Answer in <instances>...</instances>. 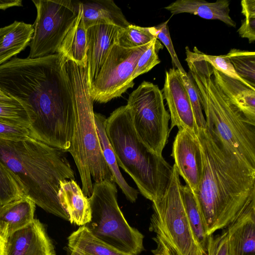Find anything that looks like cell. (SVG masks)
<instances>
[{"instance_id": "obj_1", "label": "cell", "mask_w": 255, "mask_h": 255, "mask_svg": "<svg viewBox=\"0 0 255 255\" xmlns=\"http://www.w3.org/2000/svg\"><path fill=\"white\" fill-rule=\"evenodd\" d=\"M0 88L27 107L29 136L61 149L70 146L75 110L62 56L12 57L0 66Z\"/></svg>"}, {"instance_id": "obj_2", "label": "cell", "mask_w": 255, "mask_h": 255, "mask_svg": "<svg viewBox=\"0 0 255 255\" xmlns=\"http://www.w3.org/2000/svg\"><path fill=\"white\" fill-rule=\"evenodd\" d=\"M202 174L193 194L207 234L227 228L255 204V168L227 148L207 128L197 129Z\"/></svg>"}, {"instance_id": "obj_3", "label": "cell", "mask_w": 255, "mask_h": 255, "mask_svg": "<svg viewBox=\"0 0 255 255\" xmlns=\"http://www.w3.org/2000/svg\"><path fill=\"white\" fill-rule=\"evenodd\" d=\"M66 151L30 136L0 139V161L20 183L25 196L45 211L69 221L58 197L60 183L75 180Z\"/></svg>"}, {"instance_id": "obj_4", "label": "cell", "mask_w": 255, "mask_h": 255, "mask_svg": "<svg viewBox=\"0 0 255 255\" xmlns=\"http://www.w3.org/2000/svg\"><path fill=\"white\" fill-rule=\"evenodd\" d=\"M189 73L197 88L206 128L231 151L255 168V126L228 100L214 82L212 66L194 47L185 48Z\"/></svg>"}, {"instance_id": "obj_5", "label": "cell", "mask_w": 255, "mask_h": 255, "mask_svg": "<svg viewBox=\"0 0 255 255\" xmlns=\"http://www.w3.org/2000/svg\"><path fill=\"white\" fill-rule=\"evenodd\" d=\"M105 128L119 166L131 177L145 198L152 202L160 199L170 181L172 166L138 139L127 105L111 113Z\"/></svg>"}, {"instance_id": "obj_6", "label": "cell", "mask_w": 255, "mask_h": 255, "mask_svg": "<svg viewBox=\"0 0 255 255\" xmlns=\"http://www.w3.org/2000/svg\"><path fill=\"white\" fill-rule=\"evenodd\" d=\"M71 85L75 110L73 134L68 152L78 170L84 194L90 197L93 183L113 182L112 171L103 154L94 119L93 101L89 92L87 65L83 66L64 58Z\"/></svg>"}, {"instance_id": "obj_7", "label": "cell", "mask_w": 255, "mask_h": 255, "mask_svg": "<svg viewBox=\"0 0 255 255\" xmlns=\"http://www.w3.org/2000/svg\"><path fill=\"white\" fill-rule=\"evenodd\" d=\"M182 184L173 164L169 184L161 197L152 202L149 230L156 248L153 255H206L193 232L184 208Z\"/></svg>"}, {"instance_id": "obj_8", "label": "cell", "mask_w": 255, "mask_h": 255, "mask_svg": "<svg viewBox=\"0 0 255 255\" xmlns=\"http://www.w3.org/2000/svg\"><path fill=\"white\" fill-rule=\"evenodd\" d=\"M116 183L104 180L93 183L89 197L91 220L84 225L96 238L123 253L137 255L144 250L143 236L127 222L117 200Z\"/></svg>"}, {"instance_id": "obj_9", "label": "cell", "mask_w": 255, "mask_h": 255, "mask_svg": "<svg viewBox=\"0 0 255 255\" xmlns=\"http://www.w3.org/2000/svg\"><path fill=\"white\" fill-rule=\"evenodd\" d=\"M127 106L138 139L150 152L162 155L170 131L161 90L144 81L129 95Z\"/></svg>"}, {"instance_id": "obj_10", "label": "cell", "mask_w": 255, "mask_h": 255, "mask_svg": "<svg viewBox=\"0 0 255 255\" xmlns=\"http://www.w3.org/2000/svg\"><path fill=\"white\" fill-rule=\"evenodd\" d=\"M37 10L28 58L57 53L79 12L78 1L32 0Z\"/></svg>"}, {"instance_id": "obj_11", "label": "cell", "mask_w": 255, "mask_h": 255, "mask_svg": "<svg viewBox=\"0 0 255 255\" xmlns=\"http://www.w3.org/2000/svg\"><path fill=\"white\" fill-rule=\"evenodd\" d=\"M151 42L134 48H124L117 44L111 47L97 78L89 86L93 101L107 103L132 88V77L138 59Z\"/></svg>"}, {"instance_id": "obj_12", "label": "cell", "mask_w": 255, "mask_h": 255, "mask_svg": "<svg viewBox=\"0 0 255 255\" xmlns=\"http://www.w3.org/2000/svg\"><path fill=\"white\" fill-rule=\"evenodd\" d=\"M168 106L171 126L186 129L196 134L197 128L188 93L180 71L170 68L165 72L164 84L161 91Z\"/></svg>"}, {"instance_id": "obj_13", "label": "cell", "mask_w": 255, "mask_h": 255, "mask_svg": "<svg viewBox=\"0 0 255 255\" xmlns=\"http://www.w3.org/2000/svg\"><path fill=\"white\" fill-rule=\"evenodd\" d=\"M171 156L179 176L195 194L200 183L202 167L196 134L186 129H178L173 143Z\"/></svg>"}, {"instance_id": "obj_14", "label": "cell", "mask_w": 255, "mask_h": 255, "mask_svg": "<svg viewBox=\"0 0 255 255\" xmlns=\"http://www.w3.org/2000/svg\"><path fill=\"white\" fill-rule=\"evenodd\" d=\"M4 255H56V253L45 226L34 219L6 239Z\"/></svg>"}, {"instance_id": "obj_15", "label": "cell", "mask_w": 255, "mask_h": 255, "mask_svg": "<svg viewBox=\"0 0 255 255\" xmlns=\"http://www.w3.org/2000/svg\"><path fill=\"white\" fill-rule=\"evenodd\" d=\"M119 27L110 24H98L87 29L88 84L97 78L111 47L117 44Z\"/></svg>"}, {"instance_id": "obj_16", "label": "cell", "mask_w": 255, "mask_h": 255, "mask_svg": "<svg viewBox=\"0 0 255 255\" xmlns=\"http://www.w3.org/2000/svg\"><path fill=\"white\" fill-rule=\"evenodd\" d=\"M212 68L216 85L244 117L255 126V90Z\"/></svg>"}, {"instance_id": "obj_17", "label": "cell", "mask_w": 255, "mask_h": 255, "mask_svg": "<svg viewBox=\"0 0 255 255\" xmlns=\"http://www.w3.org/2000/svg\"><path fill=\"white\" fill-rule=\"evenodd\" d=\"M228 255H255V204L227 227Z\"/></svg>"}, {"instance_id": "obj_18", "label": "cell", "mask_w": 255, "mask_h": 255, "mask_svg": "<svg viewBox=\"0 0 255 255\" xmlns=\"http://www.w3.org/2000/svg\"><path fill=\"white\" fill-rule=\"evenodd\" d=\"M230 1L217 0L209 2L203 0H177L163 8L172 15L189 13L206 19L219 20L225 24L235 27L236 23L230 16Z\"/></svg>"}, {"instance_id": "obj_19", "label": "cell", "mask_w": 255, "mask_h": 255, "mask_svg": "<svg viewBox=\"0 0 255 255\" xmlns=\"http://www.w3.org/2000/svg\"><path fill=\"white\" fill-rule=\"evenodd\" d=\"M58 197L71 223L82 226L90 222L91 211L89 198L75 180H65L60 182Z\"/></svg>"}, {"instance_id": "obj_20", "label": "cell", "mask_w": 255, "mask_h": 255, "mask_svg": "<svg viewBox=\"0 0 255 255\" xmlns=\"http://www.w3.org/2000/svg\"><path fill=\"white\" fill-rule=\"evenodd\" d=\"M86 29L98 24H110L124 28L130 24L121 8L112 0L78 1Z\"/></svg>"}, {"instance_id": "obj_21", "label": "cell", "mask_w": 255, "mask_h": 255, "mask_svg": "<svg viewBox=\"0 0 255 255\" xmlns=\"http://www.w3.org/2000/svg\"><path fill=\"white\" fill-rule=\"evenodd\" d=\"M35 203L26 196L0 206V234L6 240L33 220Z\"/></svg>"}, {"instance_id": "obj_22", "label": "cell", "mask_w": 255, "mask_h": 255, "mask_svg": "<svg viewBox=\"0 0 255 255\" xmlns=\"http://www.w3.org/2000/svg\"><path fill=\"white\" fill-rule=\"evenodd\" d=\"M33 32L32 24L22 21L0 28V66L29 45Z\"/></svg>"}, {"instance_id": "obj_23", "label": "cell", "mask_w": 255, "mask_h": 255, "mask_svg": "<svg viewBox=\"0 0 255 255\" xmlns=\"http://www.w3.org/2000/svg\"><path fill=\"white\" fill-rule=\"evenodd\" d=\"M79 5L78 15L64 38L57 53L77 64L85 66L87 65V29L79 3Z\"/></svg>"}, {"instance_id": "obj_24", "label": "cell", "mask_w": 255, "mask_h": 255, "mask_svg": "<svg viewBox=\"0 0 255 255\" xmlns=\"http://www.w3.org/2000/svg\"><path fill=\"white\" fill-rule=\"evenodd\" d=\"M94 119L103 154L112 171L113 182L118 184L127 199L133 203L137 198L138 192L128 184L120 171L116 155L106 133L105 123L106 118L100 114L94 113Z\"/></svg>"}, {"instance_id": "obj_25", "label": "cell", "mask_w": 255, "mask_h": 255, "mask_svg": "<svg viewBox=\"0 0 255 255\" xmlns=\"http://www.w3.org/2000/svg\"><path fill=\"white\" fill-rule=\"evenodd\" d=\"M70 251L78 255H132L121 252L94 236L84 226L68 238Z\"/></svg>"}, {"instance_id": "obj_26", "label": "cell", "mask_w": 255, "mask_h": 255, "mask_svg": "<svg viewBox=\"0 0 255 255\" xmlns=\"http://www.w3.org/2000/svg\"><path fill=\"white\" fill-rule=\"evenodd\" d=\"M181 190L184 208L190 225L199 246L206 255L209 236L207 234L196 198L190 187L186 184L182 185Z\"/></svg>"}, {"instance_id": "obj_27", "label": "cell", "mask_w": 255, "mask_h": 255, "mask_svg": "<svg viewBox=\"0 0 255 255\" xmlns=\"http://www.w3.org/2000/svg\"><path fill=\"white\" fill-rule=\"evenodd\" d=\"M155 38V26L141 27L129 24L119 30L117 44L126 48H134L146 45Z\"/></svg>"}, {"instance_id": "obj_28", "label": "cell", "mask_w": 255, "mask_h": 255, "mask_svg": "<svg viewBox=\"0 0 255 255\" xmlns=\"http://www.w3.org/2000/svg\"><path fill=\"white\" fill-rule=\"evenodd\" d=\"M226 56L237 74L255 88V52L233 48Z\"/></svg>"}, {"instance_id": "obj_29", "label": "cell", "mask_w": 255, "mask_h": 255, "mask_svg": "<svg viewBox=\"0 0 255 255\" xmlns=\"http://www.w3.org/2000/svg\"><path fill=\"white\" fill-rule=\"evenodd\" d=\"M24 196L23 188L18 180L0 161V206Z\"/></svg>"}, {"instance_id": "obj_30", "label": "cell", "mask_w": 255, "mask_h": 255, "mask_svg": "<svg viewBox=\"0 0 255 255\" xmlns=\"http://www.w3.org/2000/svg\"><path fill=\"white\" fill-rule=\"evenodd\" d=\"M0 121L28 128L30 122L26 107L22 103L0 102Z\"/></svg>"}, {"instance_id": "obj_31", "label": "cell", "mask_w": 255, "mask_h": 255, "mask_svg": "<svg viewBox=\"0 0 255 255\" xmlns=\"http://www.w3.org/2000/svg\"><path fill=\"white\" fill-rule=\"evenodd\" d=\"M163 49V45L156 38L153 39L147 49L142 53L137 61L132 79L147 73L160 63L158 52Z\"/></svg>"}, {"instance_id": "obj_32", "label": "cell", "mask_w": 255, "mask_h": 255, "mask_svg": "<svg viewBox=\"0 0 255 255\" xmlns=\"http://www.w3.org/2000/svg\"><path fill=\"white\" fill-rule=\"evenodd\" d=\"M181 77L189 95L197 129L206 128L198 91L194 81L189 72L186 74H181Z\"/></svg>"}, {"instance_id": "obj_33", "label": "cell", "mask_w": 255, "mask_h": 255, "mask_svg": "<svg viewBox=\"0 0 255 255\" xmlns=\"http://www.w3.org/2000/svg\"><path fill=\"white\" fill-rule=\"evenodd\" d=\"M241 4L245 18L238 32L241 37L252 43L255 41V0H243Z\"/></svg>"}, {"instance_id": "obj_34", "label": "cell", "mask_w": 255, "mask_h": 255, "mask_svg": "<svg viewBox=\"0 0 255 255\" xmlns=\"http://www.w3.org/2000/svg\"><path fill=\"white\" fill-rule=\"evenodd\" d=\"M201 55L203 58L214 69L229 77L241 81L250 88L255 90V88H253L237 74L233 65L226 55L219 56L211 55L201 52Z\"/></svg>"}, {"instance_id": "obj_35", "label": "cell", "mask_w": 255, "mask_h": 255, "mask_svg": "<svg viewBox=\"0 0 255 255\" xmlns=\"http://www.w3.org/2000/svg\"><path fill=\"white\" fill-rule=\"evenodd\" d=\"M168 20L155 26L156 38L159 40L166 47L169 53L172 63L181 74H186L187 72L182 66L174 49L168 27Z\"/></svg>"}, {"instance_id": "obj_36", "label": "cell", "mask_w": 255, "mask_h": 255, "mask_svg": "<svg viewBox=\"0 0 255 255\" xmlns=\"http://www.w3.org/2000/svg\"><path fill=\"white\" fill-rule=\"evenodd\" d=\"M29 135L28 128L0 121V139L11 141H18Z\"/></svg>"}, {"instance_id": "obj_37", "label": "cell", "mask_w": 255, "mask_h": 255, "mask_svg": "<svg viewBox=\"0 0 255 255\" xmlns=\"http://www.w3.org/2000/svg\"><path fill=\"white\" fill-rule=\"evenodd\" d=\"M228 233L224 230L209 236L206 255H228Z\"/></svg>"}, {"instance_id": "obj_38", "label": "cell", "mask_w": 255, "mask_h": 255, "mask_svg": "<svg viewBox=\"0 0 255 255\" xmlns=\"http://www.w3.org/2000/svg\"><path fill=\"white\" fill-rule=\"evenodd\" d=\"M21 6V0H0V9L5 10L11 7Z\"/></svg>"}, {"instance_id": "obj_39", "label": "cell", "mask_w": 255, "mask_h": 255, "mask_svg": "<svg viewBox=\"0 0 255 255\" xmlns=\"http://www.w3.org/2000/svg\"><path fill=\"white\" fill-rule=\"evenodd\" d=\"M0 102L9 103H22L16 99L10 96L0 88ZM23 104V103H22Z\"/></svg>"}, {"instance_id": "obj_40", "label": "cell", "mask_w": 255, "mask_h": 255, "mask_svg": "<svg viewBox=\"0 0 255 255\" xmlns=\"http://www.w3.org/2000/svg\"><path fill=\"white\" fill-rule=\"evenodd\" d=\"M6 240L0 234V255H4Z\"/></svg>"}, {"instance_id": "obj_41", "label": "cell", "mask_w": 255, "mask_h": 255, "mask_svg": "<svg viewBox=\"0 0 255 255\" xmlns=\"http://www.w3.org/2000/svg\"><path fill=\"white\" fill-rule=\"evenodd\" d=\"M68 255H78L74 252L70 251V253Z\"/></svg>"}]
</instances>
